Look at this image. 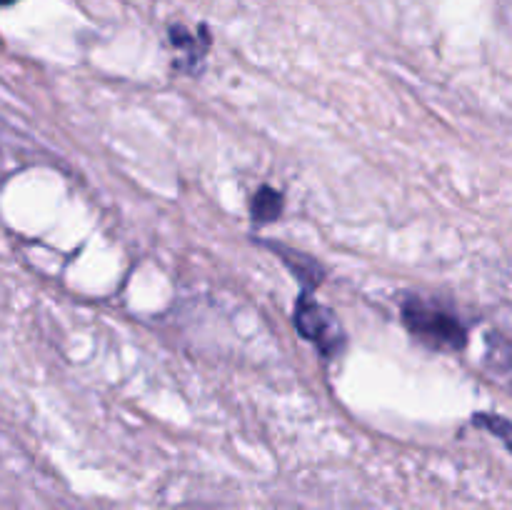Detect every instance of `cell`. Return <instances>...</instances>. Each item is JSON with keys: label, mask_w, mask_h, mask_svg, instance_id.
<instances>
[{"label": "cell", "mask_w": 512, "mask_h": 510, "mask_svg": "<svg viewBox=\"0 0 512 510\" xmlns=\"http://www.w3.org/2000/svg\"><path fill=\"white\" fill-rule=\"evenodd\" d=\"M403 323L415 340L433 350H463L468 345V328L453 310L433 300L410 295L403 303Z\"/></svg>", "instance_id": "6da1fadb"}, {"label": "cell", "mask_w": 512, "mask_h": 510, "mask_svg": "<svg viewBox=\"0 0 512 510\" xmlns=\"http://www.w3.org/2000/svg\"><path fill=\"white\" fill-rule=\"evenodd\" d=\"M295 328L300 330L303 338H308L310 343H315V348L325 355V358H335V355L343 353L345 348V330L340 325V320L335 318L333 310H328L325 305H320L318 300L310 298L308 293H303L295 303Z\"/></svg>", "instance_id": "7a4b0ae2"}, {"label": "cell", "mask_w": 512, "mask_h": 510, "mask_svg": "<svg viewBox=\"0 0 512 510\" xmlns=\"http://www.w3.org/2000/svg\"><path fill=\"white\" fill-rule=\"evenodd\" d=\"M283 193L270 185H260L255 190L253 200H250V213H253L255 223H273V220L280 218L283 213Z\"/></svg>", "instance_id": "3957f363"}, {"label": "cell", "mask_w": 512, "mask_h": 510, "mask_svg": "<svg viewBox=\"0 0 512 510\" xmlns=\"http://www.w3.org/2000/svg\"><path fill=\"white\" fill-rule=\"evenodd\" d=\"M275 250H278V253H283L280 255V258L285 260V263L290 265V268H293V273L298 275V280L300 283H303V288L308 290V288H318L320 283H323V268H320L318 263H315V260H310L308 255H303V253H295V250H288V248H283V245H273Z\"/></svg>", "instance_id": "277c9868"}, {"label": "cell", "mask_w": 512, "mask_h": 510, "mask_svg": "<svg viewBox=\"0 0 512 510\" xmlns=\"http://www.w3.org/2000/svg\"><path fill=\"white\" fill-rule=\"evenodd\" d=\"M488 368L493 370L495 378L512 388V343L500 338L498 333L488 338Z\"/></svg>", "instance_id": "5b68a950"}, {"label": "cell", "mask_w": 512, "mask_h": 510, "mask_svg": "<svg viewBox=\"0 0 512 510\" xmlns=\"http://www.w3.org/2000/svg\"><path fill=\"white\" fill-rule=\"evenodd\" d=\"M475 425H480V428L490 430V433L495 435V438L503 440L505 445L512 450V420L503 418V415H493V413H478L473 418Z\"/></svg>", "instance_id": "8992f818"}, {"label": "cell", "mask_w": 512, "mask_h": 510, "mask_svg": "<svg viewBox=\"0 0 512 510\" xmlns=\"http://www.w3.org/2000/svg\"><path fill=\"white\" fill-rule=\"evenodd\" d=\"M170 43H173L178 50H185L190 60L200 58V53L205 50L198 45V35H193L190 30H185L183 25H170Z\"/></svg>", "instance_id": "52a82bcc"}, {"label": "cell", "mask_w": 512, "mask_h": 510, "mask_svg": "<svg viewBox=\"0 0 512 510\" xmlns=\"http://www.w3.org/2000/svg\"><path fill=\"white\" fill-rule=\"evenodd\" d=\"M18 3V0H0V8H5V5H13Z\"/></svg>", "instance_id": "ba28073f"}]
</instances>
